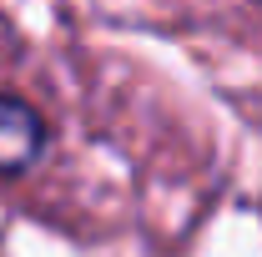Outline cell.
I'll list each match as a JSON object with an SVG mask.
<instances>
[{
  "mask_svg": "<svg viewBox=\"0 0 262 257\" xmlns=\"http://www.w3.org/2000/svg\"><path fill=\"white\" fill-rule=\"evenodd\" d=\"M51 126L26 96L0 91V177H26L46 157Z\"/></svg>",
  "mask_w": 262,
  "mask_h": 257,
  "instance_id": "obj_1",
  "label": "cell"
},
{
  "mask_svg": "<svg viewBox=\"0 0 262 257\" xmlns=\"http://www.w3.org/2000/svg\"><path fill=\"white\" fill-rule=\"evenodd\" d=\"M257 5H262V0H257Z\"/></svg>",
  "mask_w": 262,
  "mask_h": 257,
  "instance_id": "obj_2",
  "label": "cell"
}]
</instances>
